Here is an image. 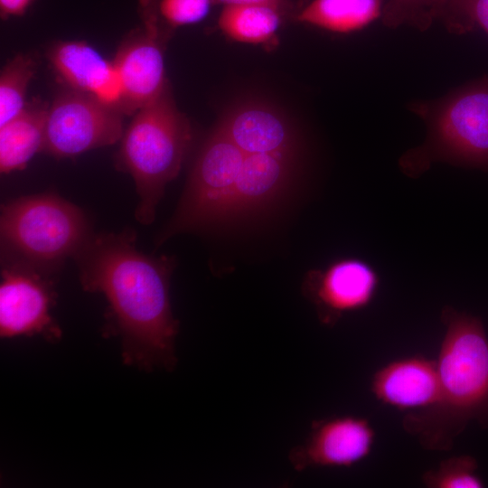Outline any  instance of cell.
Segmentation results:
<instances>
[{
    "label": "cell",
    "mask_w": 488,
    "mask_h": 488,
    "mask_svg": "<svg viewBox=\"0 0 488 488\" xmlns=\"http://www.w3.org/2000/svg\"><path fill=\"white\" fill-rule=\"evenodd\" d=\"M212 5L211 0H141L145 23L157 30L160 21L172 29L197 23Z\"/></svg>",
    "instance_id": "obj_21"
},
{
    "label": "cell",
    "mask_w": 488,
    "mask_h": 488,
    "mask_svg": "<svg viewBox=\"0 0 488 488\" xmlns=\"http://www.w3.org/2000/svg\"><path fill=\"white\" fill-rule=\"evenodd\" d=\"M476 461L469 455L442 461L436 469L427 471L423 483L431 488H479L483 482L476 474Z\"/></svg>",
    "instance_id": "obj_22"
},
{
    "label": "cell",
    "mask_w": 488,
    "mask_h": 488,
    "mask_svg": "<svg viewBox=\"0 0 488 488\" xmlns=\"http://www.w3.org/2000/svg\"><path fill=\"white\" fill-rule=\"evenodd\" d=\"M374 431L365 418L343 416L314 421L306 440L291 449L288 459L296 471L314 466H351L366 457Z\"/></svg>",
    "instance_id": "obj_10"
},
{
    "label": "cell",
    "mask_w": 488,
    "mask_h": 488,
    "mask_svg": "<svg viewBox=\"0 0 488 488\" xmlns=\"http://www.w3.org/2000/svg\"><path fill=\"white\" fill-rule=\"evenodd\" d=\"M49 58L70 89L88 93L108 107L121 109L124 89L114 61H107L93 47L80 41L55 44Z\"/></svg>",
    "instance_id": "obj_11"
},
{
    "label": "cell",
    "mask_w": 488,
    "mask_h": 488,
    "mask_svg": "<svg viewBox=\"0 0 488 488\" xmlns=\"http://www.w3.org/2000/svg\"><path fill=\"white\" fill-rule=\"evenodd\" d=\"M446 333L436 361L435 405L408 415L405 428L427 448L448 449L465 423L488 403V339L482 322L446 306Z\"/></svg>",
    "instance_id": "obj_2"
},
{
    "label": "cell",
    "mask_w": 488,
    "mask_h": 488,
    "mask_svg": "<svg viewBox=\"0 0 488 488\" xmlns=\"http://www.w3.org/2000/svg\"><path fill=\"white\" fill-rule=\"evenodd\" d=\"M371 390L381 402L399 408H427L438 399L436 362L412 357L381 368L371 381Z\"/></svg>",
    "instance_id": "obj_15"
},
{
    "label": "cell",
    "mask_w": 488,
    "mask_h": 488,
    "mask_svg": "<svg viewBox=\"0 0 488 488\" xmlns=\"http://www.w3.org/2000/svg\"><path fill=\"white\" fill-rule=\"evenodd\" d=\"M33 0H0L1 16H18L24 14Z\"/></svg>",
    "instance_id": "obj_25"
},
{
    "label": "cell",
    "mask_w": 488,
    "mask_h": 488,
    "mask_svg": "<svg viewBox=\"0 0 488 488\" xmlns=\"http://www.w3.org/2000/svg\"><path fill=\"white\" fill-rule=\"evenodd\" d=\"M217 128L246 155L295 150L296 138L289 123L264 104L249 102L232 108Z\"/></svg>",
    "instance_id": "obj_14"
},
{
    "label": "cell",
    "mask_w": 488,
    "mask_h": 488,
    "mask_svg": "<svg viewBox=\"0 0 488 488\" xmlns=\"http://www.w3.org/2000/svg\"><path fill=\"white\" fill-rule=\"evenodd\" d=\"M122 136V112L70 88L48 109L42 150L58 158L72 157Z\"/></svg>",
    "instance_id": "obj_7"
},
{
    "label": "cell",
    "mask_w": 488,
    "mask_h": 488,
    "mask_svg": "<svg viewBox=\"0 0 488 488\" xmlns=\"http://www.w3.org/2000/svg\"><path fill=\"white\" fill-rule=\"evenodd\" d=\"M0 233L14 263L45 274L72 257L91 235L82 211L55 194L23 196L1 208Z\"/></svg>",
    "instance_id": "obj_5"
},
{
    "label": "cell",
    "mask_w": 488,
    "mask_h": 488,
    "mask_svg": "<svg viewBox=\"0 0 488 488\" xmlns=\"http://www.w3.org/2000/svg\"><path fill=\"white\" fill-rule=\"evenodd\" d=\"M471 12L475 27L488 34V0H472Z\"/></svg>",
    "instance_id": "obj_24"
},
{
    "label": "cell",
    "mask_w": 488,
    "mask_h": 488,
    "mask_svg": "<svg viewBox=\"0 0 488 488\" xmlns=\"http://www.w3.org/2000/svg\"><path fill=\"white\" fill-rule=\"evenodd\" d=\"M246 154L219 128L207 138L184 192L158 243L172 236L223 222L226 208Z\"/></svg>",
    "instance_id": "obj_6"
},
{
    "label": "cell",
    "mask_w": 488,
    "mask_h": 488,
    "mask_svg": "<svg viewBox=\"0 0 488 488\" xmlns=\"http://www.w3.org/2000/svg\"><path fill=\"white\" fill-rule=\"evenodd\" d=\"M191 139L190 123L168 88L137 110L123 134L117 164L135 182L139 199L135 216L140 223L154 221L165 186L178 175Z\"/></svg>",
    "instance_id": "obj_3"
},
{
    "label": "cell",
    "mask_w": 488,
    "mask_h": 488,
    "mask_svg": "<svg viewBox=\"0 0 488 488\" xmlns=\"http://www.w3.org/2000/svg\"><path fill=\"white\" fill-rule=\"evenodd\" d=\"M409 108L424 120L427 137L400 158L404 174L418 177L435 162L488 170V74Z\"/></svg>",
    "instance_id": "obj_4"
},
{
    "label": "cell",
    "mask_w": 488,
    "mask_h": 488,
    "mask_svg": "<svg viewBox=\"0 0 488 488\" xmlns=\"http://www.w3.org/2000/svg\"><path fill=\"white\" fill-rule=\"evenodd\" d=\"M53 304L52 284L45 274L16 263L2 268V338L42 335L50 341L59 340L61 332L51 314Z\"/></svg>",
    "instance_id": "obj_8"
},
{
    "label": "cell",
    "mask_w": 488,
    "mask_h": 488,
    "mask_svg": "<svg viewBox=\"0 0 488 488\" xmlns=\"http://www.w3.org/2000/svg\"><path fill=\"white\" fill-rule=\"evenodd\" d=\"M286 16L267 5H226L218 19V26L230 39L247 43H267Z\"/></svg>",
    "instance_id": "obj_19"
},
{
    "label": "cell",
    "mask_w": 488,
    "mask_h": 488,
    "mask_svg": "<svg viewBox=\"0 0 488 488\" xmlns=\"http://www.w3.org/2000/svg\"><path fill=\"white\" fill-rule=\"evenodd\" d=\"M382 0H312L294 16L302 23L337 33H350L381 17Z\"/></svg>",
    "instance_id": "obj_18"
},
{
    "label": "cell",
    "mask_w": 488,
    "mask_h": 488,
    "mask_svg": "<svg viewBox=\"0 0 488 488\" xmlns=\"http://www.w3.org/2000/svg\"><path fill=\"white\" fill-rule=\"evenodd\" d=\"M160 39L155 31L145 27L119 48L114 63L124 89L123 113L138 110L167 88Z\"/></svg>",
    "instance_id": "obj_12"
},
{
    "label": "cell",
    "mask_w": 488,
    "mask_h": 488,
    "mask_svg": "<svg viewBox=\"0 0 488 488\" xmlns=\"http://www.w3.org/2000/svg\"><path fill=\"white\" fill-rule=\"evenodd\" d=\"M49 108L31 103L10 121L0 126V171L23 169L33 155L42 150Z\"/></svg>",
    "instance_id": "obj_17"
},
{
    "label": "cell",
    "mask_w": 488,
    "mask_h": 488,
    "mask_svg": "<svg viewBox=\"0 0 488 488\" xmlns=\"http://www.w3.org/2000/svg\"><path fill=\"white\" fill-rule=\"evenodd\" d=\"M73 258L83 289L108 302L124 362L173 370L179 331L169 293L174 259L139 251L130 230L91 234Z\"/></svg>",
    "instance_id": "obj_1"
},
{
    "label": "cell",
    "mask_w": 488,
    "mask_h": 488,
    "mask_svg": "<svg viewBox=\"0 0 488 488\" xmlns=\"http://www.w3.org/2000/svg\"><path fill=\"white\" fill-rule=\"evenodd\" d=\"M213 5H267L281 11L286 17L294 16L298 12L297 5L293 0H211Z\"/></svg>",
    "instance_id": "obj_23"
},
{
    "label": "cell",
    "mask_w": 488,
    "mask_h": 488,
    "mask_svg": "<svg viewBox=\"0 0 488 488\" xmlns=\"http://www.w3.org/2000/svg\"><path fill=\"white\" fill-rule=\"evenodd\" d=\"M472 0H382L381 20L386 26H414L420 31L441 22L449 33L472 32Z\"/></svg>",
    "instance_id": "obj_16"
},
{
    "label": "cell",
    "mask_w": 488,
    "mask_h": 488,
    "mask_svg": "<svg viewBox=\"0 0 488 488\" xmlns=\"http://www.w3.org/2000/svg\"><path fill=\"white\" fill-rule=\"evenodd\" d=\"M378 286V274L370 264L345 258L307 272L302 291L314 305L321 323L333 325L343 314L367 306Z\"/></svg>",
    "instance_id": "obj_9"
},
{
    "label": "cell",
    "mask_w": 488,
    "mask_h": 488,
    "mask_svg": "<svg viewBox=\"0 0 488 488\" xmlns=\"http://www.w3.org/2000/svg\"><path fill=\"white\" fill-rule=\"evenodd\" d=\"M294 153L246 155L223 222L272 204L289 184Z\"/></svg>",
    "instance_id": "obj_13"
},
{
    "label": "cell",
    "mask_w": 488,
    "mask_h": 488,
    "mask_svg": "<svg viewBox=\"0 0 488 488\" xmlns=\"http://www.w3.org/2000/svg\"><path fill=\"white\" fill-rule=\"evenodd\" d=\"M34 60L24 54L16 55L1 71L0 126L19 115L25 108L27 86L35 72Z\"/></svg>",
    "instance_id": "obj_20"
}]
</instances>
